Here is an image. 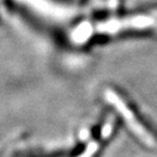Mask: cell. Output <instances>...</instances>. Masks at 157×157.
<instances>
[{
	"instance_id": "1",
	"label": "cell",
	"mask_w": 157,
	"mask_h": 157,
	"mask_svg": "<svg viewBox=\"0 0 157 157\" xmlns=\"http://www.w3.org/2000/svg\"><path fill=\"white\" fill-rule=\"evenodd\" d=\"M97 35L93 40L112 39L128 34L157 33V8L141 10L132 13H113L97 15Z\"/></svg>"
},
{
	"instance_id": "2",
	"label": "cell",
	"mask_w": 157,
	"mask_h": 157,
	"mask_svg": "<svg viewBox=\"0 0 157 157\" xmlns=\"http://www.w3.org/2000/svg\"><path fill=\"white\" fill-rule=\"evenodd\" d=\"M104 98L136 140L149 148L157 147V128L141 114L128 95L108 85L104 91Z\"/></svg>"
},
{
	"instance_id": "3",
	"label": "cell",
	"mask_w": 157,
	"mask_h": 157,
	"mask_svg": "<svg viewBox=\"0 0 157 157\" xmlns=\"http://www.w3.org/2000/svg\"><path fill=\"white\" fill-rule=\"evenodd\" d=\"M63 1H67V0H63Z\"/></svg>"
}]
</instances>
